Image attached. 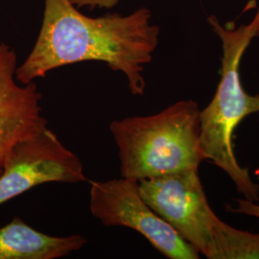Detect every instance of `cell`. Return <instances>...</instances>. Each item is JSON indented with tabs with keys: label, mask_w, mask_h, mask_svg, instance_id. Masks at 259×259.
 <instances>
[{
	"label": "cell",
	"mask_w": 259,
	"mask_h": 259,
	"mask_svg": "<svg viewBox=\"0 0 259 259\" xmlns=\"http://www.w3.org/2000/svg\"><path fill=\"white\" fill-rule=\"evenodd\" d=\"M121 0H69L77 8L89 7L90 9L94 8H105L111 9L115 7Z\"/></svg>",
	"instance_id": "11"
},
{
	"label": "cell",
	"mask_w": 259,
	"mask_h": 259,
	"mask_svg": "<svg viewBox=\"0 0 259 259\" xmlns=\"http://www.w3.org/2000/svg\"><path fill=\"white\" fill-rule=\"evenodd\" d=\"M121 177L139 182L187 169L205 160L201 148V110L194 100L174 103L156 114L112 121Z\"/></svg>",
	"instance_id": "3"
},
{
	"label": "cell",
	"mask_w": 259,
	"mask_h": 259,
	"mask_svg": "<svg viewBox=\"0 0 259 259\" xmlns=\"http://www.w3.org/2000/svg\"><path fill=\"white\" fill-rule=\"evenodd\" d=\"M258 11L259 13V7H258ZM259 37V19H258V23H257V26H256V30H255V37Z\"/></svg>",
	"instance_id": "12"
},
{
	"label": "cell",
	"mask_w": 259,
	"mask_h": 259,
	"mask_svg": "<svg viewBox=\"0 0 259 259\" xmlns=\"http://www.w3.org/2000/svg\"><path fill=\"white\" fill-rule=\"evenodd\" d=\"M90 209L106 227H125L139 232L167 258H200V253L143 200L137 181L123 177L92 181Z\"/></svg>",
	"instance_id": "5"
},
{
	"label": "cell",
	"mask_w": 259,
	"mask_h": 259,
	"mask_svg": "<svg viewBox=\"0 0 259 259\" xmlns=\"http://www.w3.org/2000/svg\"><path fill=\"white\" fill-rule=\"evenodd\" d=\"M259 233L241 231L219 217L213 226V248L209 259H258Z\"/></svg>",
	"instance_id": "9"
},
{
	"label": "cell",
	"mask_w": 259,
	"mask_h": 259,
	"mask_svg": "<svg viewBox=\"0 0 259 259\" xmlns=\"http://www.w3.org/2000/svg\"><path fill=\"white\" fill-rule=\"evenodd\" d=\"M149 206L200 254L209 258L213 226L218 216L210 207L199 169H187L139 182Z\"/></svg>",
	"instance_id": "4"
},
{
	"label": "cell",
	"mask_w": 259,
	"mask_h": 259,
	"mask_svg": "<svg viewBox=\"0 0 259 259\" xmlns=\"http://www.w3.org/2000/svg\"><path fill=\"white\" fill-rule=\"evenodd\" d=\"M18 57L0 42V173L12 149L47 126L40 106L41 93L34 82L23 84L16 78Z\"/></svg>",
	"instance_id": "7"
},
{
	"label": "cell",
	"mask_w": 259,
	"mask_h": 259,
	"mask_svg": "<svg viewBox=\"0 0 259 259\" xmlns=\"http://www.w3.org/2000/svg\"><path fill=\"white\" fill-rule=\"evenodd\" d=\"M88 239L81 234L52 236L15 217L0 228V259H57L81 250Z\"/></svg>",
	"instance_id": "8"
},
{
	"label": "cell",
	"mask_w": 259,
	"mask_h": 259,
	"mask_svg": "<svg viewBox=\"0 0 259 259\" xmlns=\"http://www.w3.org/2000/svg\"><path fill=\"white\" fill-rule=\"evenodd\" d=\"M87 181L81 159L47 126L20 141L6 157L0 173V205L47 183Z\"/></svg>",
	"instance_id": "6"
},
{
	"label": "cell",
	"mask_w": 259,
	"mask_h": 259,
	"mask_svg": "<svg viewBox=\"0 0 259 259\" xmlns=\"http://www.w3.org/2000/svg\"><path fill=\"white\" fill-rule=\"evenodd\" d=\"M227 210L231 212L244 214L250 217H255L259 219V204L255 202H251L245 198L236 199L234 201V205H227Z\"/></svg>",
	"instance_id": "10"
},
{
	"label": "cell",
	"mask_w": 259,
	"mask_h": 259,
	"mask_svg": "<svg viewBox=\"0 0 259 259\" xmlns=\"http://www.w3.org/2000/svg\"><path fill=\"white\" fill-rule=\"evenodd\" d=\"M258 19L257 11L250 23L236 28L232 23L223 26L215 16L208 17L209 25L222 42L221 79L212 100L201 110L200 135L205 160L222 169L238 192L251 202L259 201V185L236 159L232 136L247 116L259 113V94L250 95L244 90L239 72L241 59L255 37Z\"/></svg>",
	"instance_id": "2"
},
{
	"label": "cell",
	"mask_w": 259,
	"mask_h": 259,
	"mask_svg": "<svg viewBox=\"0 0 259 259\" xmlns=\"http://www.w3.org/2000/svg\"><path fill=\"white\" fill-rule=\"evenodd\" d=\"M151 19L146 7L129 16L90 18L69 0H46L39 34L16 78L26 84L65 65L102 62L125 75L132 94L141 96L146 90L143 71L159 41L160 29Z\"/></svg>",
	"instance_id": "1"
}]
</instances>
